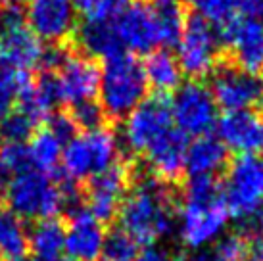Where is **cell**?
Returning a JSON list of instances; mask_svg holds the SVG:
<instances>
[{
    "instance_id": "1",
    "label": "cell",
    "mask_w": 263,
    "mask_h": 261,
    "mask_svg": "<svg viewBox=\"0 0 263 261\" xmlns=\"http://www.w3.org/2000/svg\"><path fill=\"white\" fill-rule=\"evenodd\" d=\"M133 182L135 189L125 196L117 211L119 225L137 244H154L175 227V198L167 184L156 177H133Z\"/></svg>"
},
{
    "instance_id": "2",
    "label": "cell",
    "mask_w": 263,
    "mask_h": 261,
    "mask_svg": "<svg viewBox=\"0 0 263 261\" xmlns=\"http://www.w3.org/2000/svg\"><path fill=\"white\" fill-rule=\"evenodd\" d=\"M229 221L223 190L215 177H190L179 211V236L184 246L202 250L223 234Z\"/></svg>"
},
{
    "instance_id": "3",
    "label": "cell",
    "mask_w": 263,
    "mask_h": 261,
    "mask_svg": "<svg viewBox=\"0 0 263 261\" xmlns=\"http://www.w3.org/2000/svg\"><path fill=\"white\" fill-rule=\"evenodd\" d=\"M148 81L144 67L131 54H119L116 58L106 60L98 96L104 116L111 119H125L146 100Z\"/></svg>"
},
{
    "instance_id": "4",
    "label": "cell",
    "mask_w": 263,
    "mask_h": 261,
    "mask_svg": "<svg viewBox=\"0 0 263 261\" xmlns=\"http://www.w3.org/2000/svg\"><path fill=\"white\" fill-rule=\"evenodd\" d=\"M117 154L119 140L104 127L75 135L62 152L64 177L71 182L90 181L117 163Z\"/></svg>"
},
{
    "instance_id": "5",
    "label": "cell",
    "mask_w": 263,
    "mask_h": 261,
    "mask_svg": "<svg viewBox=\"0 0 263 261\" xmlns=\"http://www.w3.org/2000/svg\"><path fill=\"white\" fill-rule=\"evenodd\" d=\"M4 202L10 211L25 219H54L62 211V189L43 171L29 169L4 184Z\"/></svg>"
},
{
    "instance_id": "6",
    "label": "cell",
    "mask_w": 263,
    "mask_h": 261,
    "mask_svg": "<svg viewBox=\"0 0 263 261\" xmlns=\"http://www.w3.org/2000/svg\"><path fill=\"white\" fill-rule=\"evenodd\" d=\"M221 190L229 217L238 223L263 210V161L257 156H238L229 165Z\"/></svg>"
},
{
    "instance_id": "7",
    "label": "cell",
    "mask_w": 263,
    "mask_h": 261,
    "mask_svg": "<svg viewBox=\"0 0 263 261\" xmlns=\"http://www.w3.org/2000/svg\"><path fill=\"white\" fill-rule=\"evenodd\" d=\"M221 43L213 27L200 14L186 15L181 41L177 44V62L190 79H204L219 67Z\"/></svg>"
},
{
    "instance_id": "8",
    "label": "cell",
    "mask_w": 263,
    "mask_h": 261,
    "mask_svg": "<svg viewBox=\"0 0 263 261\" xmlns=\"http://www.w3.org/2000/svg\"><path fill=\"white\" fill-rule=\"evenodd\" d=\"M171 104L173 125L184 137H205L217 125V104L210 87L200 81H186L175 90Z\"/></svg>"
},
{
    "instance_id": "9",
    "label": "cell",
    "mask_w": 263,
    "mask_h": 261,
    "mask_svg": "<svg viewBox=\"0 0 263 261\" xmlns=\"http://www.w3.org/2000/svg\"><path fill=\"white\" fill-rule=\"evenodd\" d=\"M173 129L171 104L165 96L156 95L125 117L121 142L131 154H146L156 140Z\"/></svg>"
},
{
    "instance_id": "10",
    "label": "cell",
    "mask_w": 263,
    "mask_h": 261,
    "mask_svg": "<svg viewBox=\"0 0 263 261\" xmlns=\"http://www.w3.org/2000/svg\"><path fill=\"white\" fill-rule=\"evenodd\" d=\"M43 50L41 39L25 25L22 10L17 6L4 8L0 33V62L4 67L27 73L41 64Z\"/></svg>"
},
{
    "instance_id": "11",
    "label": "cell",
    "mask_w": 263,
    "mask_h": 261,
    "mask_svg": "<svg viewBox=\"0 0 263 261\" xmlns=\"http://www.w3.org/2000/svg\"><path fill=\"white\" fill-rule=\"evenodd\" d=\"M133 182V167L125 163H114L104 173L88 181L85 194V208L90 217L102 223H110L117 217L123 196Z\"/></svg>"
},
{
    "instance_id": "12",
    "label": "cell",
    "mask_w": 263,
    "mask_h": 261,
    "mask_svg": "<svg viewBox=\"0 0 263 261\" xmlns=\"http://www.w3.org/2000/svg\"><path fill=\"white\" fill-rule=\"evenodd\" d=\"M23 20L41 41L62 44L77 27V8L73 0H27Z\"/></svg>"
},
{
    "instance_id": "13",
    "label": "cell",
    "mask_w": 263,
    "mask_h": 261,
    "mask_svg": "<svg viewBox=\"0 0 263 261\" xmlns=\"http://www.w3.org/2000/svg\"><path fill=\"white\" fill-rule=\"evenodd\" d=\"M210 92L217 108L227 111L252 109V106L261 100L263 81L257 75L238 69L236 65H219L212 73Z\"/></svg>"
},
{
    "instance_id": "14",
    "label": "cell",
    "mask_w": 263,
    "mask_h": 261,
    "mask_svg": "<svg viewBox=\"0 0 263 261\" xmlns=\"http://www.w3.org/2000/svg\"><path fill=\"white\" fill-rule=\"evenodd\" d=\"M117 36L125 52L150 54L160 46V20L158 6L148 2H133L131 6L114 20Z\"/></svg>"
},
{
    "instance_id": "15",
    "label": "cell",
    "mask_w": 263,
    "mask_h": 261,
    "mask_svg": "<svg viewBox=\"0 0 263 261\" xmlns=\"http://www.w3.org/2000/svg\"><path fill=\"white\" fill-rule=\"evenodd\" d=\"M54 77H56L62 104H69V108H75L85 102H92L98 95L100 69L87 56L69 52L62 67L54 73Z\"/></svg>"
},
{
    "instance_id": "16",
    "label": "cell",
    "mask_w": 263,
    "mask_h": 261,
    "mask_svg": "<svg viewBox=\"0 0 263 261\" xmlns=\"http://www.w3.org/2000/svg\"><path fill=\"white\" fill-rule=\"evenodd\" d=\"M219 140L238 156L263 154V116L252 109L227 111L217 123Z\"/></svg>"
},
{
    "instance_id": "17",
    "label": "cell",
    "mask_w": 263,
    "mask_h": 261,
    "mask_svg": "<svg viewBox=\"0 0 263 261\" xmlns=\"http://www.w3.org/2000/svg\"><path fill=\"white\" fill-rule=\"evenodd\" d=\"M186 148H189V140L175 127L154 142L152 148L144 156H146L150 171L156 175L158 181L167 184L181 177V173L184 171Z\"/></svg>"
},
{
    "instance_id": "18",
    "label": "cell",
    "mask_w": 263,
    "mask_h": 261,
    "mask_svg": "<svg viewBox=\"0 0 263 261\" xmlns=\"http://www.w3.org/2000/svg\"><path fill=\"white\" fill-rule=\"evenodd\" d=\"M225 46L231 48L238 69L257 77L263 73V22L240 17Z\"/></svg>"
},
{
    "instance_id": "19",
    "label": "cell",
    "mask_w": 263,
    "mask_h": 261,
    "mask_svg": "<svg viewBox=\"0 0 263 261\" xmlns=\"http://www.w3.org/2000/svg\"><path fill=\"white\" fill-rule=\"evenodd\" d=\"M106 232L87 210L67 219L66 252L73 261H98L102 254Z\"/></svg>"
},
{
    "instance_id": "20",
    "label": "cell",
    "mask_w": 263,
    "mask_h": 261,
    "mask_svg": "<svg viewBox=\"0 0 263 261\" xmlns=\"http://www.w3.org/2000/svg\"><path fill=\"white\" fill-rule=\"evenodd\" d=\"M229 161V150L217 137L205 135L186 148L184 169L190 177H215Z\"/></svg>"
},
{
    "instance_id": "21",
    "label": "cell",
    "mask_w": 263,
    "mask_h": 261,
    "mask_svg": "<svg viewBox=\"0 0 263 261\" xmlns=\"http://www.w3.org/2000/svg\"><path fill=\"white\" fill-rule=\"evenodd\" d=\"M77 43L90 58H100L104 62L116 58L119 54H127L117 36L114 20L111 22L87 20L81 25V29H77Z\"/></svg>"
},
{
    "instance_id": "22",
    "label": "cell",
    "mask_w": 263,
    "mask_h": 261,
    "mask_svg": "<svg viewBox=\"0 0 263 261\" xmlns=\"http://www.w3.org/2000/svg\"><path fill=\"white\" fill-rule=\"evenodd\" d=\"M142 67H144L148 85L156 88V92L160 96L175 92L183 85V69L177 62V56L169 50L161 48V50L150 52Z\"/></svg>"
},
{
    "instance_id": "23",
    "label": "cell",
    "mask_w": 263,
    "mask_h": 261,
    "mask_svg": "<svg viewBox=\"0 0 263 261\" xmlns=\"http://www.w3.org/2000/svg\"><path fill=\"white\" fill-rule=\"evenodd\" d=\"M29 250L33 261H56L66 250V225L58 219L39 221L29 232Z\"/></svg>"
},
{
    "instance_id": "24",
    "label": "cell",
    "mask_w": 263,
    "mask_h": 261,
    "mask_svg": "<svg viewBox=\"0 0 263 261\" xmlns=\"http://www.w3.org/2000/svg\"><path fill=\"white\" fill-rule=\"evenodd\" d=\"M29 250V232L22 217L0 206V261H20Z\"/></svg>"
},
{
    "instance_id": "25",
    "label": "cell",
    "mask_w": 263,
    "mask_h": 261,
    "mask_svg": "<svg viewBox=\"0 0 263 261\" xmlns=\"http://www.w3.org/2000/svg\"><path fill=\"white\" fill-rule=\"evenodd\" d=\"M27 150H29L33 169L46 173V171H54L62 161L64 142L48 127H44L33 135L31 142L27 144Z\"/></svg>"
},
{
    "instance_id": "26",
    "label": "cell",
    "mask_w": 263,
    "mask_h": 261,
    "mask_svg": "<svg viewBox=\"0 0 263 261\" xmlns=\"http://www.w3.org/2000/svg\"><path fill=\"white\" fill-rule=\"evenodd\" d=\"M29 75L25 71L2 67L0 69V119L14 111L23 90L29 87Z\"/></svg>"
},
{
    "instance_id": "27",
    "label": "cell",
    "mask_w": 263,
    "mask_h": 261,
    "mask_svg": "<svg viewBox=\"0 0 263 261\" xmlns=\"http://www.w3.org/2000/svg\"><path fill=\"white\" fill-rule=\"evenodd\" d=\"M37 127L39 125L29 116L14 109L0 119V138L4 140V144H25V140L33 138Z\"/></svg>"
},
{
    "instance_id": "28",
    "label": "cell",
    "mask_w": 263,
    "mask_h": 261,
    "mask_svg": "<svg viewBox=\"0 0 263 261\" xmlns=\"http://www.w3.org/2000/svg\"><path fill=\"white\" fill-rule=\"evenodd\" d=\"M33 169L27 144H2L0 146V182L6 184L12 177Z\"/></svg>"
},
{
    "instance_id": "29",
    "label": "cell",
    "mask_w": 263,
    "mask_h": 261,
    "mask_svg": "<svg viewBox=\"0 0 263 261\" xmlns=\"http://www.w3.org/2000/svg\"><path fill=\"white\" fill-rule=\"evenodd\" d=\"M158 20H160V46L171 48L181 41L186 15L179 6H158Z\"/></svg>"
},
{
    "instance_id": "30",
    "label": "cell",
    "mask_w": 263,
    "mask_h": 261,
    "mask_svg": "<svg viewBox=\"0 0 263 261\" xmlns=\"http://www.w3.org/2000/svg\"><path fill=\"white\" fill-rule=\"evenodd\" d=\"M137 255H139V244L127 232L117 229L106 234L100 254L102 261H135Z\"/></svg>"
},
{
    "instance_id": "31",
    "label": "cell",
    "mask_w": 263,
    "mask_h": 261,
    "mask_svg": "<svg viewBox=\"0 0 263 261\" xmlns=\"http://www.w3.org/2000/svg\"><path fill=\"white\" fill-rule=\"evenodd\" d=\"M69 117H71V121L75 123V127L83 130L102 129L104 119H106L100 104L96 100L85 102V104H79V106L71 108V116Z\"/></svg>"
},
{
    "instance_id": "32",
    "label": "cell",
    "mask_w": 263,
    "mask_h": 261,
    "mask_svg": "<svg viewBox=\"0 0 263 261\" xmlns=\"http://www.w3.org/2000/svg\"><path fill=\"white\" fill-rule=\"evenodd\" d=\"M133 4V0H95L87 14V20L96 22H111L119 14H123L127 8Z\"/></svg>"
},
{
    "instance_id": "33",
    "label": "cell",
    "mask_w": 263,
    "mask_h": 261,
    "mask_svg": "<svg viewBox=\"0 0 263 261\" xmlns=\"http://www.w3.org/2000/svg\"><path fill=\"white\" fill-rule=\"evenodd\" d=\"M46 127L64 142V146L77 135V127L71 121V117L66 116V114H52V117L46 121Z\"/></svg>"
},
{
    "instance_id": "34",
    "label": "cell",
    "mask_w": 263,
    "mask_h": 261,
    "mask_svg": "<svg viewBox=\"0 0 263 261\" xmlns=\"http://www.w3.org/2000/svg\"><path fill=\"white\" fill-rule=\"evenodd\" d=\"M236 2H238V12H242L244 17L263 22V0H236Z\"/></svg>"
},
{
    "instance_id": "35",
    "label": "cell",
    "mask_w": 263,
    "mask_h": 261,
    "mask_svg": "<svg viewBox=\"0 0 263 261\" xmlns=\"http://www.w3.org/2000/svg\"><path fill=\"white\" fill-rule=\"evenodd\" d=\"M135 261H175L171 257L165 248L161 246H146L144 250H140L139 255L135 257Z\"/></svg>"
},
{
    "instance_id": "36",
    "label": "cell",
    "mask_w": 263,
    "mask_h": 261,
    "mask_svg": "<svg viewBox=\"0 0 263 261\" xmlns=\"http://www.w3.org/2000/svg\"><path fill=\"white\" fill-rule=\"evenodd\" d=\"M184 261H227L217 248H202V250H196L192 255H183Z\"/></svg>"
},
{
    "instance_id": "37",
    "label": "cell",
    "mask_w": 263,
    "mask_h": 261,
    "mask_svg": "<svg viewBox=\"0 0 263 261\" xmlns=\"http://www.w3.org/2000/svg\"><path fill=\"white\" fill-rule=\"evenodd\" d=\"M250 252H252V255H248L246 261H263V242L261 244H252Z\"/></svg>"
},
{
    "instance_id": "38",
    "label": "cell",
    "mask_w": 263,
    "mask_h": 261,
    "mask_svg": "<svg viewBox=\"0 0 263 261\" xmlns=\"http://www.w3.org/2000/svg\"><path fill=\"white\" fill-rule=\"evenodd\" d=\"M156 6H175L177 0H152Z\"/></svg>"
},
{
    "instance_id": "39",
    "label": "cell",
    "mask_w": 263,
    "mask_h": 261,
    "mask_svg": "<svg viewBox=\"0 0 263 261\" xmlns=\"http://www.w3.org/2000/svg\"><path fill=\"white\" fill-rule=\"evenodd\" d=\"M17 0H0V6H15Z\"/></svg>"
},
{
    "instance_id": "40",
    "label": "cell",
    "mask_w": 263,
    "mask_h": 261,
    "mask_svg": "<svg viewBox=\"0 0 263 261\" xmlns=\"http://www.w3.org/2000/svg\"><path fill=\"white\" fill-rule=\"evenodd\" d=\"M56 261H73V259H71V257H67V255H62V257L56 259Z\"/></svg>"
},
{
    "instance_id": "41",
    "label": "cell",
    "mask_w": 263,
    "mask_h": 261,
    "mask_svg": "<svg viewBox=\"0 0 263 261\" xmlns=\"http://www.w3.org/2000/svg\"><path fill=\"white\" fill-rule=\"evenodd\" d=\"M189 2H192V4H198V6H200V4L204 2V0H189Z\"/></svg>"
},
{
    "instance_id": "42",
    "label": "cell",
    "mask_w": 263,
    "mask_h": 261,
    "mask_svg": "<svg viewBox=\"0 0 263 261\" xmlns=\"http://www.w3.org/2000/svg\"><path fill=\"white\" fill-rule=\"evenodd\" d=\"M0 33H2V10H0Z\"/></svg>"
},
{
    "instance_id": "43",
    "label": "cell",
    "mask_w": 263,
    "mask_h": 261,
    "mask_svg": "<svg viewBox=\"0 0 263 261\" xmlns=\"http://www.w3.org/2000/svg\"><path fill=\"white\" fill-rule=\"evenodd\" d=\"M259 104H261V108H263V95H261V100H259Z\"/></svg>"
},
{
    "instance_id": "44",
    "label": "cell",
    "mask_w": 263,
    "mask_h": 261,
    "mask_svg": "<svg viewBox=\"0 0 263 261\" xmlns=\"http://www.w3.org/2000/svg\"><path fill=\"white\" fill-rule=\"evenodd\" d=\"M20 261H33V259H20Z\"/></svg>"
}]
</instances>
